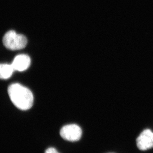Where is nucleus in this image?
Listing matches in <instances>:
<instances>
[{
    "label": "nucleus",
    "instance_id": "5",
    "mask_svg": "<svg viewBox=\"0 0 153 153\" xmlns=\"http://www.w3.org/2000/svg\"><path fill=\"white\" fill-rule=\"evenodd\" d=\"M30 56L26 54L18 55L11 64L15 71L22 72L27 69L30 65Z\"/></svg>",
    "mask_w": 153,
    "mask_h": 153
},
{
    "label": "nucleus",
    "instance_id": "2",
    "mask_svg": "<svg viewBox=\"0 0 153 153\" xmlns=\"http://www.w3.org/2000/svg\"><path fill=\"white\" fill-rule=\"evenodd\" d=\"M3 42L4 46L10 50H20L26 46L27 40L24 35L18 34L14 30H10L4 36Z\"/></svg>",
    "mask_w": 153,
    "mask_h": 153
},
{
    "label": "nucleus",
    "instance_id": "1",
    "mask_svg": "<svg viewBox=\"0 0 153 153\" xmlns=\"http://www.w3.org/2000/svg\"><path fill=\"white\" fill-rule=\"evenodd\" d=\"M8 94L12 102L22 111L30 109L33 103V95L28 88L19 84H13L8 88Z\"/></svg>",
    "mask_w": 153,
    "mask_h": 153
},
{
    "label": "nucleus",
    "instance_id": "4",
    "mask_svg": "<svg viewBox=\"0 0 153 153\" xmlns=\"http://www.w3.org/2000/svg\"><path fill=\"white\" fill-rule=\"evenodd\" d=\"M137 147L141 151H146L153 148V132L149 129L142 131L136 139Z\"/></svg>",
    "mask_w": 153,
    "mask_h": 153
},
{
    "label": "nucleus",
    "instance_id": "6",
    "mask_svg": "<svg viewBox=\"0 0 153 153\" xmlns=\"http://www.w3.org/2000/svg\"><path fill=\"white\" fill-rule=\"evenodd\" d=\"M14 71L12 64H0V79H8Z\"/></svg>",
    "mask_w": 153,
    "mask_h": 153
},
{
    "label": "nucleus",
    "instance_id": "3",
    "mask_svg": "<svg viewBox=\"0 0 153 153\" xmlns=\"http://www.w3.org/2000/svg\"><path fill=\"white\" fill-rule=\"evenodd\" d=\"M60 134L62 138L70 142L78 141L81 139L82 130L75 124L65 125L61 129Z\"/></svg>",
    "mask_w": 153,
    "mask_h": 153
},
{
    "label": "nucleus",
    "instance_id": "7",
    "mask_svg": "<svg viewBox=\"0 0 153 153\" xmlns=\"http://www.w3.org/2000/svg\"><path fill=\"white\" fill-rule=\"evenodd\" d=\"M45 153H59L54 148H49L45 151Z\"/></svg>",
    "mask_w": 153,
    "mask_h": 153
}]
</instances>
